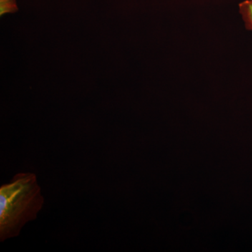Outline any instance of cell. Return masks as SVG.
<instances>
[{
    "label": "cell",
    "mask_w": 252,
    "mask_h": 252,
    "mask_svg": "<svg viewBox=\"0 0 252 252\" xmlns=\"http://www.w3.org/2000/svg\"><path fill=\"white\" fill-rule=\"evenodd\" d=\"M44 200L36 176L31 172L15 175L0 188V240L15 238L28 222L36 220Z\"/></svg>",
    "instance_id": "obj_1"
},
{
    "label": "cell",
    "mask_w": 252,
    "mask_h": 252,
    "mask_svg": "<svg viewBox=\"0 0 252 252\" xmlns=\"http://www.w3.org/2000/svg\"><path fill=\"white\" fill-rule=\"evenodd\" d=\"M239 9L245 21V28L248 31H252V0H246L240 3Z\"/></svg>",
    "instance_id": "obj_2"
},
{
    "label": "cell",
    "mask_w": 252,
    "mask_h": 252,
    "mask_svg": "<svg viewBox=\"0 0 252 252\" xmlns=\"http://www.w3.org/2000/svg\"><path fill=\"white\" fill-rule=\"evenodd\" d=\"M18 11V6L15 0H0V15L2 16L9 13Z\"/></svg>",
    "instance_id": "obj_3"
}]
</instances>
